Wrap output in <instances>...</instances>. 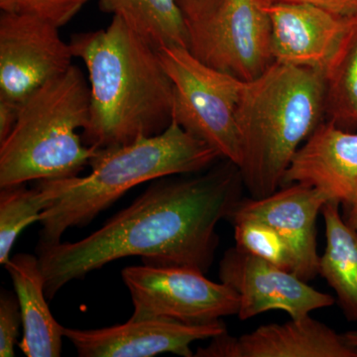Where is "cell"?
Here are the masks:
<instances>
[{"label":"cell","mask_w":357,"mask_h":357,"mask_svg":"<svg viewBox=\"0 0 357 357\" xmlns=\"http://www.w3.org/2000/svg\"><path fill=\"white\" fill-rule=\"evenodd\" d=\"M263 3L307 4L342 16L357 14V0H260Z\"/></svg>","instance_id":"cb8c5ba5"},{"label":"cell","mask_w":357,"mask_h":357,"mask_svg":"<svg viewBox=\"0 0 357 357\" xmlns=\"http://www.w3.org/2000/svg\"><path fill=\"white\" fill-rule=\"evenodd\" d=\"M347 208V215L345 218V222L357 231V199L351 204V206H345Z\"/></svg>","instance_id":"4316f807"},{"label":"cell","mask_w":357,"mask_h":357,"mask_svg":"<svg viewBox=\"0 0 357 357\" xmlns=\"http://www.w3.org/2000/svg\"><path fill=\"white\" fill-rule=\"evenodd\" d=\"M326 114L338 126H357V29L326 77Z\"/></svg>","instance_id":"ffe728a7"},{"label":"cell","mask_w":357,"mask_h":357,"mask_svg":"<svg viewBox=\"0 0 357 357\" xmlns=\"http://www.w3.org/2000/svg\"><path fill=\"white\" fill-rule=\"evenodd\" d=\"M178 2L190 26L208 20L218 8L220 0H178Z\"/></svg>","instance_id":"d4e9b609"},{"label":"cell","mask_w":357,"mask_h":357,"mask_svg":"<svg viewBox=\"0 0 357 357\" xmlns=\"http://www.w3.org/2000/svg\"><path fill=\"white\" fill-rule=\"evenodd\" d=\"M100 7L121 18L157 50L189 49V24L178 0H100Z\"/></svg>","instance_id":"ac0fdd59"},{"label":"cell","mask_w":357,"mask_h":357,"mask_svg":"<svg viewBox=\"0 0 357 357\" xmlns=\"http://www.w3.org/2000/svg\"><path fill=\"white\" fill-rule=\"evenodd\" d=\"M70 43L59 27L31 15L0 16V96L22 103L72 67Z\"/></svg>","instance_id":"9c48e42d"},{"label":"cell","mask_w":357,"mask_h":357,"mask_svg":"<svg viewBox=\"0 0 357 357\" xmlns=\"http://www.w3.org/2000/svg\"><path fill=\"white\" fill-rule=\"evenodd\" d=\"M338 206L330 201L321 210L326 248L319 257V275L335 291L345 318L357 321V231L342 218Z\"/></svg>","instance_id":"e0dca14e"},{"label":"cell","mask_w":357,"mask_h":357,"mask_svg":"<svg viewBox=\"0 0 357 357\" xmlns=\"http://www.w3.org/2000/svg\"><path fill=\"white\" fill-rule=\"evenodd\" d=\"M220 158L217 150L175 121L158 135L98 149L89 161V175L36 181L50 204L40 215L38 248L60 243L66 230L86 227L136 185L199 173Z\"/></svg>","instance_id":"3957f363"},{"label":"cell","mask_w":357,"mask_h":357,"mask_svg":"<svg viewBox=\"0 0 357 357\" xmlns=\"http://www.w3.org/2000/svg\"><path fill=\"white\" fill-rule=\"evenodd\" d=\"M231 222L237 248L293 273L294 262L290 250L270 225L255 220Z\"/></svg>","instance_id":"44dd1931"},{"label":"cell","mask_w":357,"mask_h":357,"mask_svg":"<svg viewBox=\"0 0 357 357\" xmlns=\"http://www.w3.org/2000/svg\"><path fill=\"white\" fill-rule=\"evenodd\" d=\"M121 276L132 300V319L206 325L238 314V294L194 268L145 264L124 268Z\"/></svg>","instance_id":"52a82bcc"},{"label":"cell","mask_w":357,"mask_h":357,"mask_svg":"<svg viewBox=\"0 0 357 357\" xmlns=\"http://www.w3.org/2000/svg\"><path fill=\"white\" fill-rule=\"evenodd\" d=\"M22 325L17 296L2 291L0 296V356H14V347Z\"/></svg>","instance_id":"603a6c76"},{"label":"cell","mask_w":357,"mask_h":357,"mask_svg":"<svg viewBox=\"0 0 357 357\" xmlns=\"http://www.w3.org/2000/svg\"><path fill=\"white\" fill-rule=\"evenodd\" d=\"M189 29L192 55L241 81L257 79L275 63L271 21L260 0H220Z\"/></svg>","instance_id":"ba28073f"},{"label":"cell","mask_w":357,"mask_h":357,"mask_svg":"<svg viewBox=\"0 0 357 357\" xmlns=\"http://www.w3.org/2000/svg\"><path fill=\"white\" fill-rule=\"evenodd\" d=\"M174 86L173 121L238 167L236 114L245 82L204 64L182 47L159 49Z\"/></svg>","instance_id":"8992f818"},{"label":"cell","mask_w":357,"mask_h":357,"mask_svg":"<svg viewBox=\"0 0 357 357\" xmlns=\"http://www.w3.org/2000/svg\"><path fill=\"white\" fill-rule=\"evenodd\" d=\"M345 335H347V338H349V342H351L352 344L356 345L357 347V333L349 332L345 333Z\"/></svg>","instance_id":"83f0119b"},{"label":"cell","mask_w":357,"mask_h":357,"mask_svg":"<svg viewBox=\"0 0 357 357\" xmlns=\"http://www.w3.org/2000/svg\"><path fill=\"white\" fill-rule=\"evenodd\" d=\"M196 357H357V347L347 335L307 316L288 323L259 326L232 337L227 332L199 347Z\"/></svg>","instance_id":"5bb4252c"},{"label":"cell","mask_w":357,"mask_h":357,"mask_svg":"<svg viewBox=\"0 0 357 357\" xmlns=\"http://www.w3.org/2000/svg\"><path fill=\"white\" fill-rule=\"evenodd\" d=\"M89 0H0L2 13L25 14L40 18L60 28L68 22Z\"/></svg>","instance_id":"7402d4cb"},{"label":"cell","mask_w":357,"mask_h":357,"mask_svg":"<svg viewBox=\"0 0 357 357\" xmlns=\"http://www.w3.org/2000/svg\"><path fill=\"white\" fill-rule=\"evenodd\" d=\"M89 109V84L74 65L26 98L13 130L0 142V188L79 176L98 150L79 133Z\"/></svg>","instance_id":"5b68a950"},{"label":"cell","mask_w":357,"mask_h":357,"mask_svg":"<svg viewBox=\"0 0 357 357\" xmlns=\"http://www.w3.org/2000/svg\"><path fill=\"white\" fill-rule=\"evenodd\" d=\"M294 183L351 206L357 199V132L342 130L332 121L321 122L293 157L282 185Z\"/></svg>","instance_id":"9a60e30c"},{"label":"cell","mask_w":357,"mask_h":357,"mask_svg":"<svg viewBox=\"0 0 357 357\" xmlns=\"http://www.w3.org/2000/svg\"><path fill=\"white\" fill-rule=\"evenodd\" d=\"M70 45L89 74L86 146L129 144L172 123L174 86L159 52L121 18L114 16L107 29L73 35Z\"/></svg>","instance_id":"7a4b0ae2"},{"label":"cell","mask_w":357,"mask_h":357,"mask_svg":"<svg viewBox=\"0 0 357 357\" xmlns=\"http://www.w3.org/2000/svg\"><path fill=\"white\" fill-rule=\"evenodd\" d=\"M271 21L275 62L335 69L357 29V14L342 16L307 4L263 3Z\"/></svg>","instance_id":"30bf717a"},{"label":"cell","mask_w":357,"mask_h":357,"mask_svg":"<svg viewBox=\"0 0 357 357\" xmlns=\"http://www.w3.org/2000/svg\"><path fill=\"white\" fill-rule=\"evenodd\" d=\"M157 178L128 208L77 243L38 249L45 294L109 263L139 256L147 265L194 268L206 274L218 245L217 225L241 201V171L229 160L194 177Z\"/></svg>","instance_id":"6da1fadb"},{"label":"cell","mask_w":357,"mask_h":357,"mask_svg":"<svg viewBox=\"0 0 357 357\" xmlns=\"http://www.w3.org/2000/svg\"><path fill=\"white\" fill-rule=\"evenodd\" d=\"M21 103L0 96V142L6 139L13 130L18 116Z\"/></svg>","instance_id":"484cf974"},{"label":"cell","mask_w":357,"mask_h":357,"mask_svg":"<svg viewBox=\"0 0 357 357\" xmlns=\"http://www.w3.org/2000/svg\"><path fill=\"white\" fill-rule=\"evenodd\" d=\"M328 202L317 188L294 183L265 198L241 199L227 220H255L270 225L290 250L293 273L309 282L319 274L317 218Z\"/></svg>","instance_id":"7c38bea8"},{"label":"cell","mask_w":357,"mask_h":357,"mask_svg":"<svg viewBox=\"0 0 357 357\" xmlns=\"http://www.w3.org/2000/svg\"><path fill=\"white\" fill-rule=\"evenodd\" d=\"M13 280L22 316L20 347L28 357H59L62 354L63 328L47 304L45 276L39 257L14 255L4 264Z\"/></svg>","instance_id":"2e32d148"},{"label":"cell","mask_w":357,"mask_h":357,"mask_svg":"<svg viewBox=\"0 0 357 357\" xmlns=\"http://www.w3.org/2000/svg\"><path fill=\"white\" fill-rule=\"evenodd\" d=\"M218 276L238 294L237 316L241 321L272 310H281L291 319H299L314 310L332 307L335 302L333 296L311 287L292 272L237 246L225 251Z\"/></svg>","instance_id":"8fae6325"},{"label":"cell","mask_w":357,"mask_h":357,"mask_svg":"<svg viewBox=\"0 0 357 357\" xmlns=\"http://www.w3.org/2000/svg\"><path fill=\"white\" fill-rule=\"evenodd\" d=\"M0 264L10 259L11 249L25 227L39 222L40 215L48 208L49 202L36 185L25 184L0 188Z\"/></svg>","instance_id":"d6986e66"},{"label":"cell","mask_w":357,"mask_h":357,"mask_svg":"<svg viewBox=\"0 0 357 357\" xmlns=\"http://www.w3.org/2000/svg\"><path fill=\"white\" fill-rule=\"evenodd\" d=\"M326 77L319 70L275 62L245 82L236 122L241 171L251 198L282 185L293 157L326 114Z\"/></svg>","instance_id":"277c9868"},{"label":"cell","mask_w":357,"mask_h":357,"mask_svg":"<svg viewBox=\"0 0 357 357\" xmlns=\"http://www.w3.org/2000/svg\"><path fill=\"white\" fill-rule=\"evenodd\" d=\"M222 321L206 325H188L171 319H132L122 325L76 330L63 328V335L81 357H151L174 354L195 356L192 342L227 332Z\"/></svg>","instance_id":"4fadbf2b"}]
</instances>
